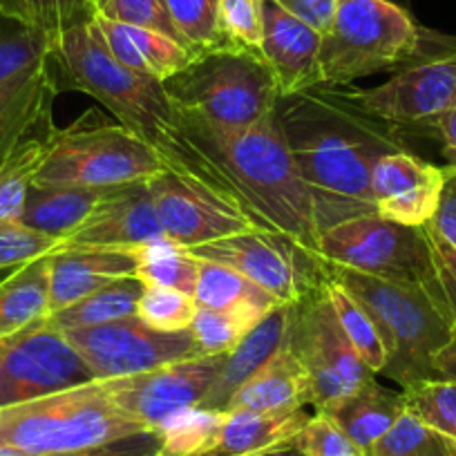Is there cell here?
I'll return each mask as SVG.
<instances>
[{
    "label": "cell",
    "instance_id": "obj_44",
    "mask_svg": "<svg viewBox=\"0 0 456 456\" xmlns=\"http://www.w3.org/2000/svg\"><path fill=\"white\" fill-rule=\"evenodd\" d=\"M291 443L305 456H367V452L322 411H315Z\"/></svg>",
    "mask_w": 456,
    "mask_h": 456
},
{
    "label": "cell",
    "instance_id": "obj_32",
    "mask_svg": "<svg viewBox=\"0 0 456 456\" xmlns=\"http://www.w3.org/2000/svg\"><path fill=\"white\" fill-rule=\"evenodd\" d=\"M327 296L331 300L342 331L349 338L362 362L370 367L371 374H383L385 365H387V349H385L383 336L371 320L370 311L347 289L331 278L327 280Z\"/></svg>",
    "mask_w": 456,
    "mask_h": 456
},
{
    "label": "cell",
    "instance_id": "obj_7",
    "mask_svg": "<svg viewBox=\"0 0 456 456\" xmlns=\"http://www.w3.org/2000/svg\"><path fill=\"white\" fill-rule=\"evenodd\" d=\"M166 92L182 112L222 128H248L271 119L280 92L273 72L253 52H201L175 77L164 81Z\"/></svg>",
    "mask_w": 456,
    "mask_h": 456
},
{
    "label": "cell",
    "instance_id": "obj_3",
    "mask_svg": "<svg viewBox=\"0 0 456 456\" xmlns=\"http://www.w3.org/2000/svg\"><path fill=\"white\" fill-rule=\"evenodd\" d=\"M179 114L188 139L222 175L248 219L318 253L314 201L273 117L248 128H222L191 112Z\"/></svg>",
    "mask_w": 456,
    "mask_h": 456
},
{
    "label": "cell",
    "instance_id": "obj_14",
    "mask_svg": "<svg viewBox=\"0 0 456 456\" xmlns=\"http://www.w3.org/2000/svg\"><path fill=\"white\" fill-rule=\"evenodd\" d=\"M148 183L161 228L179 247L195 248L257 228L231 197L195 179L164 170Z\"/></svg>",
    "mask_w": 456,
    "mask_h": 456
},
{
    "label": "cell",
    "instance_id": "obj_51",
    "mask_svg": "<svg viewBox=\"0 0 456 456\" xmlns=\"http://www.w3.org/2000/svg\"><path fill=\"white\" fill-rule=\"evenodd\" d=\"M432 367L436 379L456 383V320L454 324H452V331H450V338H447V342L438 349L436 356H434Z\"/></svg>",
    "mask_w": 456,
    "mask_h": 456
},
{
    "label": "cell",
    "instance_id": "obj_26",
    "mask_svg": "<svg viewBox=\"0 0 456 456\" xmlns=\"http://www.w3.org/2000/svg\"><path fill=\"white\" fill-rule=\"evenodd\" d=\"M320 411L327 414L342 432L367 452L392 429L398 416L405 411V401L403 394L389 392L370 379L347 396L329 403Z\"/></svg>",
    "mask_w": 456,
    "mask_h": 456
},
{
    "label": "cell",
    "instance_id": "obj_19",
    "mask_svg": "<svg viewBox=\"0 0 456 456\" xmlns=\"http://www.w3.org/2000/svg\"><path fill=\"white\" fill-rule=\"evenodd\" d=\"M262 59L273 72L280 96L296 94L324 83L320 69L322 34L284 12L273 0H265Z\"/></svg>",
    "mask_w": 456,
    "mask_h": 456
},
{
    "label": "cell",
    "instance_id": "obj_30",
    "mask_svg": "<svg viewBox=\"0 0 456 456\" xmlns=\"http://www.w3.org/2000/svg\"><path fill=\"white\" fill-rule=\"evenodd\" d=\"M192 297L197 306L204 309L248 311L257 315H266L280 305L271 293L251 282L247 275L208 260H200V275Z\"/></svg>",
    "mask_w": 456,
    "mask_h": 456
},
{
    "label": "cell",
    "instance_id": "obj_41",
    "mask_svg": "<svg viewBox=\"0 0 456 456\" xmlns=\"http://www.w3.org/2000/svg\"><path fill=\"white\" fill-rule=\"evenodd\" d=\"M195 297L168 287L146 284L137 305V315L157 331H188L197 314Z\"/></svg>",
    "mask_w": 456,
    "mask_h": 456
},
{
    "label": "cell",
    "instance_id": "obj_6",
    "mask_svg": "<svg viewBox=\"0 0 456 456\" xmlns=\"http://www.w3.org/2000/svg\"><path fill=\"white\" fill-rule=\"evenodd\" d=\"M327 278L347 289L367 311L383 336L387 365L383 374L403 389L436 379L432 361L450 338L454 315L423 287L392 282L361 271L324 262Z\"/></svg>",
    "mask_w": 456,
    "mask_h": 456
},
{
    "label": "cell",
    "instance_id": "obj_39",
    "mask_svg": "<svg viewBox=\"0 0 456 456\" xmlns=\"http://www.w3.org/2000/svg\"><path fill=\"white\" fill-rule=\"evenodd\" d=\"M401 394L410 414L456 441V383L429 379L410 385Z\"/></svg>",
    "mask_w": 456,
    "mask_h": 456
},
{
    "label": "cell",
    "instance_id": "obj_1",
    "mask_svg": "<svg viewBox=\"0 0 456 456\" xmlns=\"http://www.w3.org/2000/svg\"><path fill=\"white\" fill-rule=\"evenodd\" d=\"M273 121L314 201L318 233L376 213L371 173L380 157L407 151L401 126L380 119L358 87L320 83L280 96Z\"/></svg>",
    "mask_w": 456,
    "mask_h": 456
},
{
    "label": "cell",
    "instance_id": "obj_37",
    "mask_svg": "<svg viewBox=\"0 0 456 456\" xmlns=\"http://www.w3.org/2000/svg\"><path fill=\"white\" fill-rule=\"evenodd\" d=\"M265 315L248 311H217L200 306L191 324V333L201 356H219L233 352L244 336L256 327Z\"/></svg>",
    "mask_w": 456,
    "mask_h": 456
},
{
    "label": "cell",
    "instance_id": "obj_40",
    "mask_svg": "<svg viewBox=\"0 0 456 456\" xmlns=\"http://www.w3.org/2000/svg\"><path fill=\"white\" fill-rule=\"evenodd\" d=\"M265 0H219L217 29L222 47L262 54Z\"/></svg>",
    "mask_w": 456,
    "mask_h": 456
},
{
    "label": "cell",
    "instance_id": "obj_48",
    "mask_svg": "<svg viewBox=\"0 0 456 456\" xmlns=\"http://www.w3.org/2000/svg\"><path fill=\"white\" fill-rule=\"evenodd\" d=\"M159 438L155 432L143 434V436L128 438V441L114 443V445L99 447L90 452H77V454H20V452L0 450V456H155Z\"/></svg>",
    "mask_w": 456,
    "mask_h": 456
},
{
    "label": "cell",
    "instance_id": "obj_52",
    "mask_svg": "<svg viewBox=\"0 0 456 456\" xmlns=\"http://www.w3.org/2000/svg\"><path fill=\"white\" fill-rule=\"evenodd\" d=\"M256 456H305V454H302L293 443H289V445H280L275 447V450L262 452V454H256Z\"/></svg>",
    "mask_w": 456,
    "mask_h": 456
},
{
    "label": "cell",
    "instance_id": "obj_4",
    "mask_svg": "<svg viewBox=\"0 0 456 456\" xmlns=\"http://www.w3.org/2000/svg\"><path fill=\"white\" fill-rule=\"evenodd\" d=\"M454 45L456 38L423 29L394 0H338L322 34L320 69L324 83L352 86L380 72H401Z\"/></svg>",
    "mask_w": 456,
    "mask_h": 456
},
{
    "label": "cell",
    "instance_id": "obj_18",
    "mask_svg": "<svg viewBox=\"0 0 456 456\" xmlns=\"http://www.w3.org/2000/svg\"><path fill=\"white\" fill-rule=\"evenodd\" d=\"M450 168L428 164L410 151L380 157L371 173L376 213L403 226H428L441 200Z\"/></svg>",
    "mask_w": 456,
    "mask_h": 456
},
{
    "label": "cell",
    "instance_id": "obj_22",
    "mask_svg": "<svg viewBox=\"0 0 456 456\" xmlns=\"http://www.w3.org/2000/svg\"><path fill=\"white\" fill-rule=\"evenodd\" d=\"M52 56L37 72L0 86V164L45 119H52L59 94Z\"/></svg>",
    "mask_w": 456,
    "mask_h": 456
},
{
    "label": "cell",
    "instance_id": "obj_29",
    "mask_svg": "<svg viewBox=\"0 0 456 456\" xmlns=\"http://www.w3.org/2000/svg\"><path fill=\"white\" fill-rule=\"evenodd\" d=\"M54 117L45 119L0 164V228L19 226L25 200L56 137Z\"/></svg>",
    "mask_w": 456,
    "mask_h": 456
},
{
    "label": "cell",
    "instance_id": "obj_42",
    "mask_svg": "<svg viewBox=\"0 0 456 456\" xmlns=\"http://www.w3.org/2000/svg\"><path fill=\"white\" fill-rule=\"evenodd\" d=\"M166 7L192 54L222 47L217 29L219 0H166Z\"/></svg>",
    "mask_w": 456,
    "mask_h": 456
},
{
    "label": "cell",
    "instance_id": "obj_46",
    "mask_svg": "<svg viewBox=\"0 0 456 456\" xmlns=\"http://www.w3.org/2000/svg\"><path fill=\"white\" fill-rule=\"evenodd\" d=\"M425 231H428L429 248H432L438 282H441L443 293H445L447 297V305H450L452 314H454L456 318V248L450 247L443 238H438L429 226H425Z\"/></svg>",
    "mask_w": 456,
    "mask_h": 456
},
{
    "label": "cell",
    "instance_id": "obj_24",
    "mask_svg": "<svg viewBox=\"0 0 456 456\" xmlns=\"http://www.w3.org/2000/svg\"><path fill=\"white\" fill-rule=\"evenodd\" d=\"M311 416L305 410L226 411L217 441L201 456H256L289 445Z\"/></svg>",
    "mask_w": 456,
    "mask_h": 456
},
{
    "label": "cell",
    "instance_id": "obj_50",
    "mask_svg": "<svg viewBox=\"0 0 456 456\" xmlns=\"http://www.w3.org/2000/svg\"><path fill=\"white\" fill-rule=\"evenodd\" d=\"M429 128L438 134L443 143V155H445L447 166L456 170V105L447 112H443L438 119L429 124Z\"/></svg>",
    "mask_w": 456,
    "mask_h": 456
},
{
    "label": "cell",
    "instance_id": "obj_28",
    "mask_svg": "<svg viewBox=\"0 0 456 456\" xmlns=\"http://www.w3.org/2000/svg\"><path fill=\"white\" fill-rule=\"evenodd\" d=\"M108 188H43L32 186L20 224L37 233L65 240L94 213Z\"/></svg>",
    "mask_w": 456,
    "mask_h": 456
},
{
    "label": "cell",
    "instance_id": "obj_23",
    "mask_svg": "<svg viewBox=\"0 0 456 456\" xmlns=\"http://www.w3.org/2000/svg\"><path fill=\"white\" fill-rule=\"evenodd\" d=\"M92 20L114 59L133 72L146 74L161 83L182 72L195 56L188 47L152 29L114 23L96 14H92Z\"/></svg>",
    "mask_w": 456,
    "mask_h": 456
},
{
    "label": "cell",
    "instance_id": "obj_49",
    "mask_svg": "<svg viewBox=\"0 0 456 456\" xmlns=\"http://www.w3.org/2000/svg\"><path fill=\"white\" fill-rule=\"evenodd\" d=\"M273 3L320 34L329 29L338 5V0H273Z\"/></svg>",
    "mask_w": 456,
    "mask_h": 456
},
{
    "label": "cell",
    "instance_id": "obj_38",
    "mask_svg": "<svg viewBox=\"0 0 456 456\" xmlns=\"http://www.w3.org/2000/svg\"><path fill=\"white\" fill-rule=\"evenodd\" d=\"M0 14L20 20L56 41L65 29L90 19L92 10L83 0H0Z\"/></svg>",
    "mask_w": 456,
    "mask_h": 456
},
{
    "label": "cell",
    "instance_id": "obj_9",
    "mask_svg": "<svg viewBox=\"0 0 456 456\" xmlns=\"http://www.w3.org/2000/svg\"><path fill=\"white\" fill-rule=\"evenodd\" d=\"M318 256L331 266L428 289L450 309L425 226H403L379 213L361 215L324 231L318 240Z\"/></svg>",
    "mask_w": 456,
    "mask_h": 456
},
{
    "label": "cell",
    "instance_id": "obj_31",
    "mask_svg": "<svg viewBox=\"0 0 456 456\" xmlns=\"http://www.w3.org/2000/svg\"><path fill=\"white\" fill-rule=\"evenodd\" d=\"M146 284L139 278H121L110 282L108 287L99 289L92 296L54 311L47 315V322L59 331H72V329L99 327V324L124 320L137 315L139 297H142Z\"/></svg>",
    "mask_w": 456,
    "mask_h": 456
},
{
    "label": "cell",
    "instance_id": "obj_27",
    "mask_svg": "<svg viewBox=\"0 0 456 456\" xmlns=\"http://www.w3.org/2000/svg\"><path fill=\"white\" fill-rule=\"evenodd\" d=\"M50 265L52 253L16 266L0 282V340L50 315Z\"/></svg>",
    "mask_w": 456,
    "mask_h": 456
},
{
    "label": "cell",
    "instance_id": "obj_35",
    "mask_svg": "<svg viewBox=\"0 0 456 456\" xmlns=\"http://www.w3.org/2000/svg\"><path fill=\"white\" fill-rule=\"evenodd\" d=\"M224 419L226 411L204 407L179 411L157 429L159 445L155 456H201L217 441Z\"/></svg>",
    "mask_w": 456,
    "mask_h": 456
},
{
    "label": "cell",
    "instance_id": "obj_17",
    "mask_svg": "<svg viewBox=\"0 0 456 456\" xmlns=\"http://www.w3.org/2000/svg\"><path fill=\"white\" fill-rule=\"evenodd\" d=\"M148 182L108 188L103 201L65 240V247L137 251L155 240L168 238L157 217Z\"/></svg>",
    "mask_w": 456,
    "mask_h": 456
},
{
    "label": "cell",
    "instance_id": "obj_15",
    "mask_svg": "<svg viewBox=\"0 0 456 456\" xmlns=\"http://www.w3.org/2000/svg\"><path fill=\"white\" fill-rule=\"evenodd\" d=\"M224 358L226 354L186 358L159 370L108 380V387L114 401L157 434L175 414L200 405L217 379Z\"/></svg>",
    "mask_w": 456,
    "mask_h": 456
},
{
    "label": "cell",
    "instance_id": "obj_34",
    "mask_svg": "<svg viewBox=\"0 0 456 456\" xmlns=\"http://www.w3.org/2000/svg\"><path fill=\"white\" fill-rule=\"evenodd\" d=\"M137 253L139 266L134 271V278L142 280L143 284L177 289L188 296L195 293L200 260L192 257L183 247H179L175 240L159 238L137 248Z\"/></svg>",
    "mask_w": 456,
    "mask_h": 456
},
{
    "label": "cell",
    "instance_id": "obj_10",
    "mask_svg": "<svg viewBox=\"0 0 456 456\" xmlns=\"http://www.w3.org/2000/svg\"><path fill=\"white\" fill-rule=\"evenodd\" d=\"M289 349L309 376V405L315 411L374 379L338 322L327 296V282L296 302Z\"/></svg>",
    "mask_w": 456,
    "mask_h": 456
},
{
    "label": "cell",
    "instance_id": "obj_16",
    "mask_svg": "<svg viewBox=\"0 0 456 456\" xmlns=\"http://www.w3.org/2000/svg\"><path fill=\"white\" fill-rule=\"evenodd\" d=\"M361 101L394 126H429L456 105V45L394 74L387 83L358 90Z\"/></svg>",
    "mask_w": 456,
    "mask_h": 456
},
{
    "label": "cell",
    "instance_id": "obj_45",
    "mask_svg": "<svg viewBox=\"0 0 456 456\" xmlns=\"http://www.w3.org/2000/svg\"><path fill=\"white\" fill-rule=\"evenodd\" d=\"M61 247H63L61 240L37 233L23 224L0 228V269H16L25 262L50 256Z\"/></svg>",
    "mask_w": 456,
    "mask_h": 456
},
{
    "label": "cell",
    "instance_id": "obj_21",
    "mask_svg": "<svg viewBox=\"0 0 456 456\" xmlns=\"http://www.w3.org/2000/svg\"><path fill=\"white\" fill-rule=\"evenodd\" d=\"M139 266L137 251L61 247L52 253L50 314L65 309L121 278H133Z\"/></svg>",
    "mask_w": 456,
    "mask_h": 456
},
{
    "label": "cell",
    "instance_id": "obj_13",
    "mask_svg": "<svg viewBox=\"0 0 456 456\" xmlns=\"http://www.w3.org/2000/svg\"><path fill=\"white\" fill-rule=\"evenodd\" d=\"M63 333L96 380L126 379L201 356L191 329L175 333L157 331L139 315Z\"/></svg>",
    "mask_w": 456,
    "mask_h": 456
},
{
    "label": "cell",
    "instance_id": "obj_25",
    "mask_svg": "<svg viewBox=\"0 0 456 456\" xmlns=\"http://www.w3.org/2000/svg\"><path fill=\"white\" fill-rule=\"evenodd\" d=\"M309 403V376L291 349L284 347L233 394L226 411L300 410Z\"/></svg>",
    "mask_w": 456,
    "mask_h": 456
},
{
    "label": "cell",
    "instance_id": "obj_20",
    "mask_svg": "<svg viewBox=\"0 0 456 456\" xmlns=\"http://www.w3.org/2000/svg\"><path fill=\"white\" fill-rule=\"evenodd\" d=\"M293 320H296V305H278L273 311H269L240 340L238 347L226 354L217 379L213 380V385L197 407L226 411V405L233 398V394L253 374H257L275 354L289 347Z\"/></svg>",
    "mask_w": 456,
    "mask_h": 456
},
{
    "label": "cell",
    "instance_id": "obj_36",
    "mask_svg": "<svg viewBox=\"0 0 456 456\" xmlns=\"http://www.w3.org/2000/svg\"><path fill=\"white\" fill-rule=\"evenodd\" d=\"M367 456H456V441L405 410Z\"/></svg>",
    "mask_w": 456,
    "mask_h": 456
},
{
    "label": "cell",
    "instance_id": "obj_33",
    "mask_svg": "<svg viewBox=\"0 0 456 456\" xmlns=\"http://www.w3.org/2000/svg\"><path fill=\"white\" fill-rule=\"evenodd\" d=\"M54 41L47 34L0 14V86L37 72L50 61Z\"/></svg>",
    "mask_w": 456,
    "mask_h": 456
},
{
    "label": "cell",
    "instance_id": "obj_53",
    "mask_svg": "<svg viewBox=\"0 0 456 456\" xmlns=\"http://www.w3.org/2000/svg\"><path fill=\"white\" fill-rule=\"evenodd\" d=\"M83 3H86V5L90 7V10H94V5H96V3H99V0H83Z\"/></svg>",
    "mask_w": 456,
    "mask_h": 456
},
{
    "label": "cell",
    "instance_id": "obj_5",
    "mask_svg": "<svg viewBox=\"0 0 456 456\" xmlns=\"http://www.w3.org/2000/svg\"><path fill=\"white\" fill-rule=\"evenodd\" d=\"M143 434L151 429L114 401L108 380L0 410V450L20 454H77Z\"/></svg>",
    "mask_w": 456,
    "mask_h": 456
},
{
    "label": "cell",
    "instance_id": "obj_8",
    "mask_svg": "<svg viewBox=\"0 0 456 456\" xmlns=\"http://www.w3.org/2000/svg\"><path fill=\"white\" fill-rule=\"evenodd\" d=\"M166 168L155 151L119 121L87 110L68 128L56 130L54 143L34 186L117 188L148 182Z\"/></svg>",
    "mask_w": 456,
    "mask_h": 456
},
{
    "label": "cell",
    "instance_id": "obj_43",
    "mask_svg": "<svg viewBox=\"0 0 456 456\" xmlns=\"http://www.w3.org/2000/svg\"><path fill=\"white\" fill-rule=\"evenodd\" d=\"M92 14L114 20V23L152 29V32L164 34V37L173 38L179 45L186 47L182 34H179L173 19H170L166 0H99Z\"/></svg>",
    "mask_w": 456,
    "mask_h": 456
},
{
    "label": "cell",
    "instance_id": "obj_11",
    "mask_svg": "<svg viewBox=\"0 0 456 456\" xmlns=\"http://www.w3.org/2000/svg\"><path fill=\"white\" fill-rule=\"evenodd\" d=\"M197 260L217 262L247 275L280 305H296L327 282V269L318 253L287 235L253 228L247 233L186 248Z\"/></svg>",
    "mask_w": 456,
    "mask_h": 456
},
{
    "label": "cell",
    "instance_id": "obj_54",
    "mask_svg": "<svg viewBox=\"0 0 456 456\" xmlns=\"http://www.w3.org/2000/svg\"><path fill=\"white\" fill-rule=\"evenodd\" d=\"M5 345L7 340H0V356H3V352H5Z\"/></svg>",
    "mask_w": 456,
    "mask_h": 456
},
{
    "label": "cell",
    "instance_id": "obj_12",
    "mask_svg": "<svg viewBox=\"0 0 456 456\" xmlns=\"http://www.w3.org/2000/svg\"><path fill=\"white\" fill-rule=\"evenodd\" d=\"M94 374L47 320L7 338L0 356V410L92 383Z\"/></svg>",
    "mask_w": 456,
    "mask_h": 456
},
{
    "label": "cell",
    "instance_id": "obj_47",
    "mask_svg": "<svg viewBox=\"0 0 456 456\" xmlns=\"http://www.w3.org/2000/svg\"><path fill=\"white\" fill-rule=\"evenodd\" d=\"M450 168V166H447ZM438 238L445 240L450 247L456 248V170L450 168L445 179V186L441 191L438 208L428 224Z\"/></svg>",
    "mask_w": 456,
    "mask_h": 456
},
{
    "label": "cell",
    "instance_id": "obj_2",
    "mask_svg": "<svg viewBox=\"0 0 456 456\" xmlns=\"http://www.w3.org/2000/svg\"><path fill=\"white\" fill-rule=\"evenodd\" d=\"M59 90H78L99 101L124 128L137 134L164 161L166 168L233 197L222 175L188 139L177 105L164 83L128 69L105 47L92 16L65 29L52 50ZM240 206V204H238ZM242 208V206H240Z\"/></svg>",
    "mask_w": 456,
    "mask_h": 456
}]
</instances>
